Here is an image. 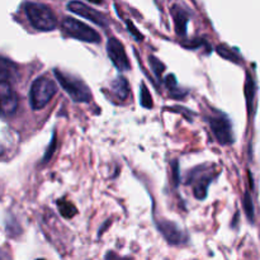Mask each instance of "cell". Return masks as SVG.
<instances>
[{
    "instance_id": "6da1fadb",
    "label": "cell",
    "mask_w": 260,
    "mask_h": 260,
    "mask_svg": "<svg viewBox=\"0 0 260 260\" xmlns=\"http://www.w3.org/2000/svg\"><path fill=\"white\" fill-rule=\"evenodd\" d=\"M25 15L35 29L50 32L57 27V18L50 7L41 3H25Z\"/></svg>"
},
{
    "instance_id": "7a4b0ae2",
    "label": "cell",
    "mask_w": 260,
    "mask_h": 260,
    "mask_svg": "<svg viewBox=\"0 0 260 260\" xmlns=\"http://www.w3.org/2000/svg\"><path fill=\"white\" fill-rule=\"evenodd\" d=\"M53 74H55L61 88L69 94L71 101L76 102V103H86V102L90 101V89L81 79L76 78L71 74L63 73L60 69H53Z\"/></svg>"
},
{
    "instance_id": "3957f363",
    "label": "cell",
    "mask_w": 260,
    "mask_h": 260,
    "mask_svg": "<svg viewBox=\"0 0 260 260\" xmlns=\"http://www.w3.org/2000/svg\"><path fill=\"white\" fill-rule=\"evenodd\" d=\"M57 91L55 81L46 76H40L33 81L29 91V103L32 109L41 111L45 108Z\"/></svg>"
},
{
    "instance_id": "277c9868",
    "label": "cell",
    "mask_w": 260,
    "mask_h": 260,
    "mask_svg": "<svg viewBox=\"0 0 260 260\" xmlns=\"http://www.w3.org/2000/svg\"><path fill=\"white\" fill-rule=\"evenodd\" d=\"M61 28L66 36L75 38V40L88 43L101 42V36L98 35V32H95L93 28L86 25L85 23L80 22V20L75 19V18H65L61 23Z\"/></svg>"
},
{
    "instance_id": "5b68a950",
    "label": "cell",
    "mask_w": 260,
    "mask_h": 260,
    "mask_svg": "<svg viewBox=\"0 0 260 260\" xmlns=\"http://www.w3.org/2000/svg\"><path fill=\"white\" fill-rule=\"evenodd\" d=\"M208 123H210L212 134L215 135L216 140L218 144L223 145H231L235 141V135H234L233 123H231L230 118L223 113H217L215 116H211L208 118Z\"/></svg>"
},
{
    "instance_id": "8992f818",
    "label": "cell",
    "mask_w": 260,
    "mask_h": 260,
    "mask_svg": "<svg viewBox=\"0 0 260 260\" xmlns=\"http://www.w3.org/2000/svg\"><path fill=\"white\" fill-rule=\"evenodd\" d=\"M18 95L13 90L9 81L0 80V116L10 117L18 108Z\"/></svg>"
},
{
    "instance_id": "52a82bcc",
    "label": "cell",
    "mask_w": 260,
    "mask_h": 260,
    "mask_svg": "<svg viewBox=\"0 0 260 260\" xmlns=\"http://www.w3.org/2000/svg\"><path fill=\"white\" fill-rule=\"evenodd\" d=\"M157 230L170 245H183L188 241V236L179 226L173 221L160 220L156 223Z\"/></svg>"
},
{
    "instance_id": "ba28073f",
    "label": "cell",
    "mask_w": 260,
    "mask_h": 260,
    "mask_svg": "<svg viewBox=\"0 0 260 260\" xmlns=\"http://www.w3.org/2000/svg\"><path fill=\"white\" fill-rule=\"evenodd\" d=\"M107 55L111 58L112 63L119 71H127L129 69V62L126 55V50H124L121 41H118L117 38L111 37L108 40V42H107Z\"/></svg>"
},
{
    "instance_id": "9c48e42d",
    "label": "cell",
    "mask_w": 260,
    "mask_h": 260,
    "mask_svg": "<svg viewBox=\"0 0 260 260\" xmlns=\"http://www.w3.org/2000/svg\"><path fill=\"white\" fill-rule=\"evenodd\" d=\"M213 177H211L208 172H201V168L193 170L190 173V177L188 178L187 184L193 185V192H194V197L197 200L202 201L207 197L208 187L212 183Z\"/></svg>"
},
{
    "instance_id": "30bf717a",
    "label": "cell",
    "mask_w": 260,
    "mask_h": 260,
    "mask_svg": "<svg viewBox=\"0 0 260 260\" xmlns=\"http://www.w3.org/2000/svg\"><path fill=\"white\" fill-rule=\"evenodd\" d=\"M68 9L70 10V12L75 13V14L80 15V17L85 18V19H89L90 22L95 23V24L101 25V27H108V19H107L102 13L96 12L95 9L88 7V5L84 4V3L70 2L68 4Z\"/></svg>"
},
{
    "instance_id": "8fae6325",
    "label": "cell",
    "mask_w": 260,
    "mask_h": 260,
    "mask_svg": "<svg viewBox=\"0 0 260 260\" xmlns=\"http://www.w3.org/2000/svg\"><path fill=\"white\" fill-rule=\"evenodd\" d=\"M18 74V68L9 58L0 56V80L8 81L15 78Z\"/></svg>"
},
{
    "instance_id": "7c38bea8",
    "label": "cell",
    "mask_w": 260,
    "mask_h": 260,
    "mask_svg": "<svg viewBox=\"0 0 260 260\" xmlns=\"http://www.w3.org/2000/svg\"><path fill=\"white\" fill-rule=\"evenodd\" d=\"M112 90H113V93L116 94L119 101H126L129 93L128 83H127L126 78L118 76V78L114 79L113 83H112Z\"/></svg>"
},
{
    "instance_id": "4fadbf2b",
    "label": "cell",
    "mask_w": 260,
    "mask_h": 260,
    "mask_svg": "<svg viewBox=\"0 0 260 260\" xmlns=\"http://www.w3.org/2000/svg\"><path fill=\"white\" fill-rule=\"evenodd\" d=\"M173 17H174L177 33L179 36H184L185 32H187V23H188L187 13L183 12L180 8L174 7L173 8Z\"/></svg>"
},
{
    "instance_id": "5bb4252c",
    "label": "cell",
    "mask_w": 260,
    "mask_h": 260,
    "mask_svg": "<svg viewBox=\"0 0 260 260\" xmlns=\"http://www.w3.org/2000/svg\"><path fill=\"white\" fill-rule=\"evenodd\" d=\"M165 84H167L168 90H169V94L172 98L179 99V98H183V96L187 94V90H183V89L179 88L177 80H175V76L173 75V74H170V75L167 76V79H165Z\"/></svg>"
},
{
    "instance_id": "9a60e30c",
    "label": "cell",
    "mask_w": 260,
    "mask_h": 260,
    "mask_svg": "<svg viewBox=\"0 0 260 260\" xmlns=\"http://www.w3.org/2000/svg\"><path fill=\"white\" fill-rule=\"evenodd\" d=\"M254 95H255V84H254V79L251 78L249 74H246V83H245V96L246 102H248L249 112H253V101Z\"/></svg>"
},
{
    "instance_id": "2e32d148",
    "label": "cell",
    "mask_w": 260,
    "mask_h": 260,
    "mask_svg": "<svg viewBox=\"0 0 260 260\" xmlns=\"http://www.w3.org/2000/svg\"><path fill=\"white\" fill-rule=\"evenodd\" d=\"M57 207L61 215H62L65 218L74 217V216L76 215V212H78L75 206H74L71 202H69V201L63 200V198H61V200L57 201Z\"/></svg>"
},
{
    "instance_id": "e0dca14e",
    "label": "cell",
    "mask_w": 260,
    "mask_h": 260,
    "mask_svg": "<svg viewBox=\"0 0 260 260\" xmlns=\"http://www.w3.org/2000/svg\"><path fill=\"white\" fill-rule=\"evenodd\" d=\"M244 210H245L249 221L251 223H254V220H255V210H254V203L253 200H251L250 192H245V194H244Z\"/></svg>"
},
{
    "instance_id": "ac0fdd59",
    "label": "cell",
    "mask_w": 260,
    "mask_h": 260,
    "mask_svg": "<svg viewBox=\"0 0 260 260\" xmlns=\"http://www.w3.org/2000/svg\"><path fill=\"white\" fill-rule=\"evenodd\" d=\"M140 104H141V107L147 109L152 108V106H154V104H152L151 94L147 90L145 83H141V86H140Z\"/></svg>"
},
{
    "instance_id": "d6986e66",
    "label": "cell",
    "mask_w": 260,
    "mask_h": 260,
    "mask_svg": "<svg viewBox=\"0 0 260 260\" xmlns=\"http://www.w3.org/2000/svg\"><path fill=\"white\" fill-rule=\"evenodd\" d=\"M149 63H150V68H151V70L154 71L155 76H156L159 80H161V74L164 73V70H165L164 63H162L160 60H157L155 56H150Z\"/></svg>"
},
{
    "instance_id": "ffe728a7",
    "label": "cell",
    "mask_w": 260,
    "mask_h": 260,
    "mask_svg": "<svg viewBox=\"0 0 260 260\" xmlns=\"http://www.w3.org/2000/svg\"><path fill=\"white\" fill-rule=\"evenodd\" d=\"M217 52L220 53V55L222 56L223 58H226V60H231V61H234V62H236V63L240 62V61H239V56L236 55L235 51L230 50V48L226 47L225 45L218 46V47H217Z\"/></svg>"
},
{
    "instance_id": "44dd1931",
    "label": "cell",
    "mask_w": 260,
    "mask_h": 260,
    "mask_svg": "<svg viewBox=\"0 0 260 260\" xmlns=\"http://www.w3.org/2000/svg\"><path fill=\"white\" fill-rule=\"evenodd\" d=\"M55 147H56V140H55V135H53V136H52V139H51L50 146H48L47 151H46L45 156H43V159H42V161H43V162L48 161V160L51 159V156H52L53 151H55Z\"/></svg>"
},
{
    "instance_id": "7402d4cb",
    "label": "cell",
    "mask_w": 260,
    "mask_h": 260,
    "mask_svg": "<svg viewBox=\"0 0 260 260\" xmlns=\"http://www.w3.org/2000/svg\"><path fill=\"white\" fill-rule=\"evenodd\" d=\"M106 260H131L128 256H121L116 254L114 251H107Z\"/></svg>"
},
{
    "instance_id": "603a6c76",
    "label": "cell",
    "mask_w": 260,
    "mask_h": 260,
    "mask_svg": "<svg viewBox=\"0 0 260 260\" xmlns=\"http://www.w3.org/2000/svg\"><path fill=\"white\" fill-rule=\"evenodd\" d=\"M173 175H174V184H179V168H178V162H173Z\"/></svg>"
},
{
    "instance_id": "cb8c5ba5",
    "label": "cell",
    "mask_w": 260,
    "mask_h": 260,
    "mask_svg": "<svg viewBox=\"0 0 260 260\" xmlns=\"http://www.w3.org/2000/svg\"><path fill=\"white\" fill-rule=\"evenodd\" d=\"M0 260H12L9 251H7L5 249L0 248Z\"/></svg>"
},
{
    "instance_id": "d4e9b609",
    "label": "cell",
    "mask_w": 260,
    "mask_h": 260,
    "mask_svg": "<svg viewBox=\"0 0 260 260\" xmlns=\"http://www.w3.org/2000/svg\"><path fill=\"white\" fill-rule=\"evenodd\" d=\"M89 2L94 3V4H102V2H103V0H89Z\"/></svg>"
},
{
    "instance_id": "484cf974",
    "label": "cell",
    "mask_w": 260,
    "mask_h": 260,
    "mask_svg": "<svg viewBox=\"0 0 260 260\" xmlns=\"http://www.w3.org/2000/svg\"><path fill=\"white\" fill-rule=\"evenodd\" d=\"M37 260H45V259H37Z\"/></svg>"
}]
</instances>
